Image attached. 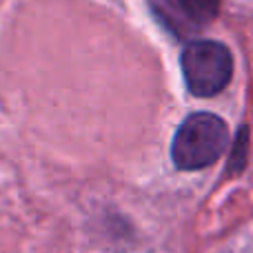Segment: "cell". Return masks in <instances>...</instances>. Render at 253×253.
Listing matches in <instances>:
<instances>
[{
	"label": "cell",
	"instance_id": "obj_1",
	"mask_svg": "<svg viewBox=\"0 0 253 253\" xmlns=\"http://www.w3.org/2000/svg\"><path fill=\"white\" fill-rule=\"evenodd\" d=\"M229 129L222 118L213 114H191L178 126L171 144L173 165L182 171H196L213 165L224 153Z\"/></svg>",
	"mask_w": 253,
	"mask_h": 253
},
{
	"label": "cell",
	"instance_id": "obj_2",
	"mask_svg": "<svg viewBox=\"0 0 253 253\" xmlns=\"http://www.w3.org/2000/svg\"><path fill=\"white\" fill-rule=\"evenodd\" d=\"M180 67L189 93L198 98H211L231 83L233 56L222 42L193 40L184 47Z\"/></svg>",
	"mask_w": 253,
	"mask_h": 253
},
{
	"label": "cell",
	"instance_id": "obj_3",
	"mask_svg": "<svg viewBox=\"0 0 253 253\" xmlns=\"http://www.w3.org/2000/svg\"><path fill=\"white\" fill-rule=\"evenodd\" d=\"M178 4L187 13V18H191L198 25L211 22L218 16V9H220V0H178Z\"/></svg>",
	"mask_w": 253,
	"mask_h": 253
},
{
	"label": "cell",
	"instance_id": "obj_4",
	"mask_svg": "<svg viewBox=\"0 0 253 253\" xmlns=\"http://www.w3.org/2000/svg\"><path fill=\"white\" fill-rule=\"evenodd\" d=\"M247 151H249V129L242 126L240 133H238L236 142H233L231 149V158H229V173L236 175L245 169L247 165Z\"/></svg>",
	"mask_w": 253,
	"mask_h": 253
}]
</instances>
